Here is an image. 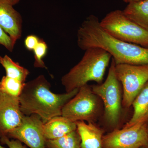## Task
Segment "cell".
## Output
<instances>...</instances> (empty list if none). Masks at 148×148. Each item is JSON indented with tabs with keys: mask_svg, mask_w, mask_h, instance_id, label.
Here are the masks:
<instances>
[{
	"mask_svg": "<svg viewBox=\"0 0 148 148\" xmlns=\"http://www.w3.org/2000/svg\"><path fill=\"white\" fill-rule=\"evenodd\" d=\"M78 46L85 51L98 48L108 53L116 64L148 65V48L125 42L110 34L101 27L97 16L89 15L77 33Z\"/></svg>",
	"mask_w": 148,
	"mask_h": 148,
	"instance_id": "6da1fadb",
	"label": "cell"
},
{
	"mask_svg": "<svg viewBox=\"0 0 148 148\" xmlns=\"http://www.w3.org/2000/svg\"><path fill=\"white\" fill-rule=\"evenodd\" d=\"M79 89L56 94L51 90L50 83L44 75L25 83L19 97L21 112L24 115L36 114L44 123L52 118L61 116L67 102L77 94Z\"/></svg>",
	"mask_w": 148,
	"mask_h": 148,
	"instance_id": "7a4b0ae2",
	"label": "cell"
},
{
	"mask_svg": "<svg viewBox=\"0 0 148 148\" xmlns=\"http://www.w3.org/2000/svg\"><path fill=\"white\" fill-rule=\"evenodd\" d=\"M112 57L105 50L91 48L85 51L80 61L61 78L66 92H69L93 81L103 83L104 75Z\"/></svg>",
	"mask_w": 148,
	"mask_h": 148,
	"instance_id": "3957f363",
	"label": "cell"
},
{
	"mask_svg": "<svg viewBox=\"0 0 148 148\" xmlns=\"http://www.w3.org/2000/svg\"><path fill=\"white\" fill-rule=\"evenodd\" d=\"M115 63L112 58L106 81L101 84L91 86L93 92L102 101V118L105 130L111 132L120 128L122 113V95L121 83L115 73Z\"/></svg>",
	"mask_w": 148,
	"mask_h": 148,
	"instance_id": "277c9868",
	"label": "cell"
},
{
	"mask_svg": "<svg viewBox=\"0 0 148 148\" xmlns=\"http://www.w3.org/2000/svg\"><path fill=\"white\" fill-rule=\"evenodd\" d=\"M87 84L79 89L75 96L65 104L61 116L71 121L95 123L102 116L103 103Z\"/></svg>",
	"mask_w": 148,
	"mask_h": 148,
	"instance_id": "5b68a950",
	"label": "cell"
},
{
	"mask_svg": "<svg viewBox=\"0 0 148 148\" xmlns=\"http://www.w3.org/2000/svg\"><path fill=\"white\" fill-rule=\"evenodd\" d=\"M100 24L115 38L148 48V31L127 17L123 10H116L107 14Z\"/></svg>",
	"mask_w": 148,
	"mask_h": 148,
	"instance_id": "8992f818",
	"label": "cell"
},
{
	"mask_svg": "<svg viewBox=\"0 0 148 148\" xmlns=\"http://www.w3.org/2000/svg\"><path fill=\"white\" fill-rule=\"evenodd\" d=\"M115 73L122 86L123 107L128 108L148 81V65L116 64Z\"/></svg>",
	"mask_w": 148,
	"mask_h": 148,
	"instance_id": "52a82bcc",
	"label": "cell"
},
{
	"mask_svg": "<svg viewBox=\"0 0 148 148\" xmlns=\"http://www.w3.org/2000/svg\"><path fill=\"white\" fill-rule=\"evenodd\" d=\"M147 124L114 130L103 136L102 148H140L148 145Z\"/></svg>",
	"mask_w": 148,
	"mask_h": 148,
	"instance_id": "ba28073f",
	"label": "cell"
},
{
	"mask_svg": "<svg viewBox=\"0 0 148 148\" xmlns=\"http://www.w3.org/2000/svg\"><path fill=\"white\" fill-rule=\"evenodd\" d=\"M44 123L36 114L24 115L20 125L9 132L7 137L19 140L30 148H46Z\"/></svg>",
	"mask_w": 148,
	"mask_h": 148,
	"instance_id": "9c48e42d",
	"label": "cell"
},
{
	"mask_svg": "<svg viewBox=\"0 0 148 148\" xmlns=\"http://www.w3.org/2000/svg\"><path fill=\"white\" fill-rule=\"evenodd\" d=\"M24 115L20 108L19 98L0 90V138L20 125Z\"/></svg>",
	"mask_w": 148,
	"mask_h": 148,
	"instance_id": "30bf717a",
	"label": "cell"
},
{
	"mask_svg": "<svg viewBox=\"0 0 148 148\" xmlns=\"http://www.w3.org/2000/svg\"><path fill=\"white\" fill-rule=\"evenodd\" d=\"M13 6L8 0H0V26L15 44L22 35L23 20Z\"/></svg>",
	"mask_w": 148,
	"mask_h": 148,
	"instance_id": "8fae6325",
	"label": "cell"
},
{
	"mask_svg": "<svg viewBox=\"0 0 148 148\" xmlns=\"http://www.w3.org/2000/svg\"><path fill=\"white\" fill-rule=\"evenodd\" d=\"M77 130L81 138V148H102V140L106 130L93 123L76 122Z\"/></svg>",
	"mask_w": 148,
	"mask_h": 148,
	"instance_id": "7c38bea8",
	"label": "cell"
},
{
	"mask_svg": "<svg viewBox=\"0 0 148 148\" xmlns=\"http://www.w3.org/2000/svg\"><path fill=\"white\" fill-rule=\"evenodd\" d=\"M133 113L130 119L122 128L136 125L148 124V81L136 96L132 105Z\"/></svg>",
	"mask_w": 148,
	"mask_h": 148,
	"instance_id": "4fadbf2b",
	"label": "cell"
},
{
	"mask_svg": "<svg viewBox=\"0 0 148 148\" xmlns=\"http://www.w3.org/2000/svg\"><path fill=\"white\" fill-rule=\"evenodd\" d=\"M77 130L76 122L62 116L52 118L44 124L43 131L46 140H54Z\"/></svg>",
	"mask_w": 148,
	"mask_h": 148,
	"instance_id": "5bb4252c",
	"label": "cell"
},
{
	"mask_svg": "<svg viewBox=\"0 0 148 148\" xmlns=\"http://www.w3.org/2000/svg\"><path fill=\"white\" fill-rule=\"evenodd\" d=\"M123 11L130 19L148 31V0L130 3Z\"/></svg>",
	"mask_w": 148,
	"mask_h": 148,
	"instance_id": "9a60e30c",
	"label": "cell"
},
{
	"mask_svg": "<svg viewBox=\"0 0 148 148\" xmlns=\"http://www.w3.org/2000/svg\"><path fill=\"white\" fill-rule=\"evenodd\" d=\"M0 64L5 70L6 76L26 83L30 72L18 63L14 62L8 56H0Z\"/></svg>",
	"mask_w": 148,
	"mask_h": 148,
	"instance_id": "2e32d148",
	"label": "cell"
},
{
	"mask_svg": "<svg viewBox=\"0 0 148 148\" xmlns=\"http://www.w3.org/2000/svg\"><path fill=\"white\" fill-rule=\"evenodd\" d=\"M47 148H81V138L77 130L69 132L61 138L46 140Z\"/></svg>",
	"mask_w": 148,
	"mask_h": 148,
	"instance_id": "e0dca14e",
	"label": "cell"
},
{
	"mask_svg": "<svg viewBox=\"0 0 148 148\" xmlns=\"http://www.w3.org/2000/svg\"><path fill=\"white\" fill-rule=\"evenodd\" d=\"M25 83L18 80L4 76L0 81V90L11 96L19 98Z\"/></svg>",
	"mask_w": 148,
	"mask_h": 148,
	"instance_id": "ac0fdd59",
	"label": "cell"
},
{
	"mask_svg": "<svg viewBox=\"0 0 148 148\" xmlns=\"http://www.w3.org/2000/svg\"><path fill=\"white\" fill-rule=\"evenodd\" d=\"M48 47L46 42L42 39H40L39 42L34 49V63L35 68L47 69L43 61V59L47 53Z\"/></svg>",
	"mask_w": 148,
	"mask_h": 148,
	"instance_id": "d6986e66",
	"label": "cell"
},
{
	"mask_svg": "<svg viewBox=\"0 0 148 148\" xmlns=\"http://www.w3.org/2000/svg\"><path fill=\"white\" fill-rule=\"evenodd\" d=\"M15 45L11 37L0 26V45L3 46L10 51L12 52Z\"/></svg>",
	"mask_w": 148,
	"mask_h": 148,
	"instance_id": "ffe728a7",
	"label": "cell"
},
{
	"mask_svg": "<svg viewBox=\"0 0 148 148\" xmlns=\"http://www.w3.org/2000/svg\"><path fill=\"white\" fill-rule=\"evenodd\" d=\"M40 40L39 38L36 35H29L24 40V45L27 50L33 51Z\"/></svg>",
	"mask_w": 148,
	"mask_h": 148,
	"instance_id": "44dd1931",
	"label": "cell"
},
{
	"mask_svg": "<svg viewBox=\"0 0 148 148\" xmlns=\"http://www.w3.org/2000/svg\"><path fill=\"white\" fill-rule=\"evenodd\" d=\"M1 143L3 145H6L9 148H27L23 145L22 143L17 140H10L7 136H3L1 138Z\"/></svg>",
	"mask_w": 148,
	"mask_h": 148,
	"instance_id": "7402d4cb",
	"label": "cell"
},
{
	"mask_svg": "<svg viewBox=\"0 0 148 148\" xmlns=\"http://www.w3.org/2000/svg\"><path fill=\"white\" fill-rule=\"evenodd\" d=\"M125 3H130L138 2L140 1L143 0H123Z\"/></svg>",
	"mask_w": 148,
	"mask_h": 148,
	"instance_id": "603a6c76",
	"label": "cell"
},
{
	"mask_svg": "<svg viewBox=\"0 0 148 148\" xmlns=\"http://www.w3.org/2000/svg\"><path fill=\"white\" fill-rule=\"evenodd\" d=\"M8 1L10 2V3L14 6L19 3L20 0H8Z\"/></svg>",
	"mask_w": 148,
	"mask_h": 148,
	"instance_id": "cb8c5ba5",
	"label": "cell"
},
{
	"mask_svg": "<svg viewBox=\"0 0 148 148\" xmlns=\"http://www.w3.org/2000/svg\"><path fill=\"white\" fill-rule=\"evenodd\" d=\"M140 148H148V145H147L144 146V147H142Z\"/></svg>",
	"mask_w": 148,
	"mask_h": 148,
	"instance_id": "d4e9b609",
	"label": "cell"
},
{
	"mask_svg": "<svg viewBox=\"0 0 148 148\" xmlns=\"http://www.w3.org/2000/svg\"><path fill=\"white\" fill-rule=\"evenodd\" d=\"M0 148H5V147H3V146H2L1 145V144H0Z\"/></svg>",
	"mask_w": 148,
	"mask_h": 148,
	"instance_id": "484cf974",
	"label": "cell"
},
{
	"mask_svg": "<svg viewBox=\"0 0 148 148\" xmlns=\"http://www.w3.org/2000/svg\"><path fill=\"white\" fill-rule=\"evenodd\" d=\"M147 133L148 135V124H147Z\"/></svg>",
	"mask_w": 148,
	"mask_h": 148,
	"instance_id": "4316f807",
	"label": "cell"
}]
</instances>
